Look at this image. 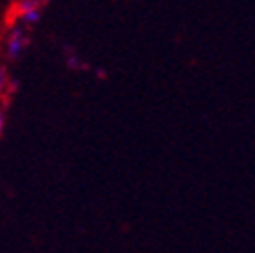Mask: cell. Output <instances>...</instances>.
<instances>
[{
	"instance_id": "cell-1",
	"label": "cell",
	"mask_w": 255,
	"mask_h": 253,
	"mask_svg": "<svg viewBox=\"0 0 255 253\" xmlns=\"http://www.w3.org/2000/svg\"><path fill=\"white\" fill-rule=\"evenodd\" d=\"M28 43H30V39H28V35H26V30H24L22 26H12V28L8 30L6 39H4V53H6V57H8L10 61L20 59V57L24 55Z\"/></svg>"
},
{
	"instance_id": "cell-2",
	"label": "cell",
	"mask_w": 255,
	"mask_h": 253,
	"mask_svg": "<svg viewBox=\"0 0 255 253\" xmlns=\"http://www.w3.org/2000/svg\"><path fill=\"white\" fill-rule=\"evenodd\" d=\"M35 8H41V0H16L10 14L14 18H18L20 14H24L28 10H35Z\"/></svg>"
},
{
	"instance_id": "cell-3",
	"label": "cell",
	"mask_w": 255,
	"mask_h": 253,
	"mask_svg": "<svg viewBox=\"0 0 255 253\" xmlns=\"http://www.w3.org/2000/svg\"><path fill=\"white\" fill-rule=\"evenodd\" d=\"M22 26H35V24H39L41 22V8H35V10H28V12H24V14H20L18 18H16Z\"/></svg>"
},
{
	"instance_id": "cell-4",
	"label": "cell",
	"mask_w": 255,
	"mask_h": 253,
	"mask_svg": "<svg viewBox=\"0 0 255 253\" xmlns=\"http://www.w3.org/2000/svg\"><path fill=\"white\" fill-rule=\"evenodd\" d=\"M10 83V77H8V71L4 65H0V93L6 89V85Z\"/></svg>"
},
{
	"instance_id": "cell-5",
	"label": "cell",
	"mask_w": 255,
	"mask_h": 253,
	"mask_svg": "<svg viewBox=\"0 0 255 253\" xmlns=\"http://www.w3.org/2000/svg\"><path fill=\"white\" fill-rule=\"evenodd\" d=\"M67 63H69V67H79V59H77L73 53L67 57Z\"/></svg>"
},
{
	"instance_id": "cell-6",
	"label": "cell",
	"mask_w": 255,
	"mask_h": 253,
	"mask_svg": "<svg viewBox=\"0 0 255 253\" xmlns=\"http://www.w3.org/2000/svg\"><path fill=\"white\" fill-rule=\"evenodd\" d=\"M2 130H4V112L0 108V134H2Z\"/></svg>"
}]
</instances>
